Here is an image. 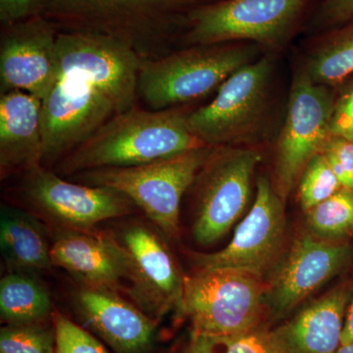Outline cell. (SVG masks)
I'll use <instances>...</instances> for the list:
<instances>
[{
  "mask_svg": "<svg viewBox=\"0 0 353 353\" xmlns=\"http://www.w3.org/2000/svg\"><path fill=\"white\" fill-rule=\"evenodd\" d=\"M353 21V0H324L312 19L314 29H326Z\"/></svg>",
  "mask_w": 353,
  "mask_h": 353,
  "instance_id": "obj_31",
  "label": "cell"
},
{
  "mask_svg": "<svg viewBox=\"0 0 353 353\" xmlns=\"http://www.w3.org/2000/svg\"><path fill=\"white\" fill-rule=\"evenodd\" d=\"M352 248L341 241L303 234L274 270L266 304L269 319H282L316 290L340 273L352 257Z\"/></svg>",
  "mask_w": 353,
  "mask_h": 353,
  "instance_id": "obj_16",
  "label": "cell"
},
{
  "mask_svg": "<svg viewBox=\"0 0 353 353\" xmlns=\"http://www.w3.org/2000/svg\"><path fill=\"white\" fill-rule=\"evenodd\" d=\"M322 154L345 189L353 190V143L340 137H330Z\"/></svg>",
  "mask_w": 353,
  "mask_h": 353,
  "instance_id": "obj_29",
  "label": "cell"
},
{
  "mask_svg": "<svg viewBox=\"0 0 353 353\" xmlns=\"http://www.w3.org/2000/svg\"><path fill=\"white\" fill-rule=\"evenodd\" d=\"M213 148L204 145L139 166L97 169L71 176L83 185L117 190L141 208L162 233L175 239L183 196Z\"/></svg>",
  "mask_w": 353,
  "mask_h": 353,
  "instance_id": "obj_4",
  "label": "cell"
},
{
  "mask_svg": "<svg viewBox=\"0 0 353 353\" xmlns=\"http://www.w3.org/2000/svg\"><path fill=\"white\" fill-rule=\"evenodd\" d=\"M128 262V294L150 317L172 309L182 314L185 277L162 239L141 224L123 230L119 240Z\"/></svg>",
  "mask_w": 353,
  "mask_h": 353,
  "instance_id": "obj_13",
  "label": "cell"
},
{
  "mask_svg": "<svg viewBox=\"0 0 353 353\" xmlns=\"http://www.w3.org/2000/svg\"><path fill=\"white\" fill-rule=\"evenodd\" d=\"M260 159L252 148H213L192 185L196 196L192 236L199 245L219 241L245 212Z\"/></svg>",
  "mask_w": 353,
  "mask_h": 353,
  "instance_id": "obj_9",
  "label": "cell"
},
{
  "mask_svg": "<svg viewBox=\"0 0 353 353\" xmlns=\"http://www.w3.org/2000/svg\"><path fill=\"white\" fill-rule=\"evenodd\" d=\"M336 353H353V343L341 345Z\"/></svg>",
  "mask_w": 353,
  "mask_h": 353,
  "instance_id": "obj_34",
  "label": "cell"
},
{
  "mask_svg": "<svg viewBox=\"0 0 353 353\" xmlns=\"http://www.w3.org/2000/svg\"><path fill=\"white\" fill-rule=\"evenodd\" d=\"M311 0H215L188 18L183 48L225 43L281 46L296 29Z\"/></svg>",
  "mask_w": 353,
  "mask_h": 353,
  "instance_id": "obj_6",
  "label": "cell"
},
{
  "mask_svg": "<svg viewBox=\"0 0 353 353\" xmlns=\"http://www.w3.org/2000/svg\"><path fill=\"white\" fill-rule=\"evenodd\" d=\"M125 111L124 106L99 85L75 75L58 76L41 101V165L54 168L108 120Z\"/></svg>",
  "mask_w": 353,
  "mask_h": 353,
  "instance_id": "obj_8",
  "label": "cell"
},
{
  "mask_svg": "<svg viewBox=\"0 0 353 353\" xmlns=\"http://www.w3.org/2000/svg\"><path fill=\"white\" fill-rule=\"evenodd\" d=\"M343 189L338 176L321 152L309 161L299 181V196L304 212Z\"/></svg>",
  "mask_w": 353,
  "mask_h": 353,
  "instance_id": "obj_26",
  "label": "cell"
},
{
  "mask_svg": "<svg viewBox=\"0 0 353 353\" xmlns=\"http://www.w3.org/2000/svg\"><path fill=\"white\" fill-rule=\"evenodd\" d=\"M22 176L23 199L69 230L90 232L99 223L130 214L134 208L131 199L117 190L68 182L43 165Z\"/></svg>",
  "mask_w": 353,
  "mask_h": 353,
  "instance_id": "obj_12",
  "label": "cell"
},
{
  "mask_svg": "<svg viewBox=\"0 0 353 353\" xmlns=\"http://www.w3.org/2000/svg\"><path fill=\"white\" fill-rule=\"evenodd\" d=\"M306 73L318 85H336L353 74V27L320 43L308 58Z\"/></svg>",
  "mask_w": 353,
  "mask_h": 353,
  "instance_id": "obj_23",
  "label": "cell"
},
{
  "mask_svg": "<svg viewBox=\"0 0 353 353\" xmlns=\"http://www.w3.org/2000/svg\"><path fill=\"white\" fill-rule=\"evenodd\" d=\"M352 290L341 285L269 330L274 353H336Z\"/></svg>",
  "mask_w": 353,
  "mask_h": 353,
  "instance_id": "obj_17",
  "label": "cell"
},
{
  "mask_svg": "<svg viewBox=\"0 0 353 353\" xmlns=\"http://www.w3.org/2000/svg\"><path fill=\"white\" fill-rule=\"evenodd\" d=\"M268 283L250 272L196 269L185 276L182 314L192 331L227 334L266 326Z\"/></svg>",
  "mask_w": 353,
  "mask_h": 353,
  "instance_id": "obj_5",
  "label": "cell"
},
{
  "mask_svg": "<svg viewBox=\"0 0 353 353\" xmlns=\"http://www.w3.org/2000/svg\"><path fill=\"white\" fill-rule=\"evenodd\" d=\"M334 99L326 85L297 72L276 148L273 187L285 201L309 161L322 152L331 132Z\"/></svg>",
  "mask_w": 353,
  "mask_h": 353,
  "instance_id": "obj_10",
  "label": "cell"
},
{
  "mask_svg": "<svg viewBox=\"0 0 353 353\" xmlns=\"http://www.w3.org/2000/svg\"><path fill=\"white\" fill-rule=\"evenodd\" d=\"M58 34L43 16L1 26L0 94L19 90L43 101L59 75Z\"/></svg>",
  "mask_w": 353,
  "mask_h": 353,
  "instance_id": "obj_14",
  "label": "cell"
},
{
  "mask_svg": "<svg viewBox=\"0 0 353 353\" xmlns=\"http://www.w3.org/2000/svg\"><path fill=\"white\" fill-rule=\"evenodd\" d=\"M52 322L55 353H108L97 339L61 313H53Z\"/></svg>",
  "mask_w": 353,
  "mask_h": 353,
  "instance_id": "obj_28",
  "label": "cell"
},
{
  "mask_svg": "<svg viewBox=\"0 0 353 353\" xmlns=\"http://www.w3.org/2000/svg\"><path fill=\"white\" fill-rule=\"evenodd\" d=\"M50 292L27 273L14 272L0 282V312L7 325L37 324L50 315Z\"/></svg>",
  "mask_w": 353,
  "mask_h": 353,
  "instance_id": "obj_22",
  "label": "cell"
},
{
  "mask_svg": "<svg viewBox=\"0 0 353 353\" xmlns=\"http://www.w3.org/2000/svg\"><path fill=\"white\" fill-rule=\"evenodd\" d=\"M76 301L88 324L118 353H143L152 345V318L116 289L83 285Z\"/></svg>",
  "mask_w": 353,
  "mask_h": 353,
  "instance_id": "obj_18",
  "label": "cell"
},
{
  "mask_svg": "<svg viewBox=\"0 0 353 353\" xmlns=\"http://www.w3.org/2000/svg\"><path fill=\"white\" fill-rule=\"evenodd\" d=\"M0 353H55L54 329L39 323L7 325L0 333Z\"/></svg>",
  "mask_w": 353,
  "mask_h": 353,
  "instance_id": "obj_27",
  "label": "cell"
},
{
  "mask_svg": "<svg viewBox=\"0 0 353 353\" xmlns=\"http://www.w3.org/2000/svg\"><path fill=\"white\" fill-rule=\"evenodd\" d=\"M180 353H274L266 326L240 334H213L192 331Z\"/></svg>",
  "mask_w": 353,
  "mask_h": 353,
  "instance_id": "obj_25",
  "label": "cell"
},
{
  "mask_svg": "<svg viewBox=\"0 0 353 353\" xmlns=\"http://www.w3.org/2000/svg\"><path fill=\"white\" fill-rule=\"evenodd\" d=\"M0 245L4 260L15 272L34 273L52 266L44 227L24 211L2 209Z\"/></svg>",
  "mask_w": 353,
  "mask_h": 353,
  "instance_id": "obj_21",
  "label": "cell"
},
{
  "mask_svg": "<svg viewBox=\"0 0 353 353\" xmlns=\"http://www.w3.org/2000/svg\"><path fill=\"white\" fill-rule=\"evenodd\" d=\"M353 343V296L352 303L347 308L345 316V327H343V336H341V345Z\"/></svg>",
  "mask_w": 353,
  "mask_h": 353,
  "instance_id": "obj_33",
  "label": "cell"
},
{
  "mask_svg": "<svg viewBox=\"0 0 353 353\" xmlns=\"http://www.w3.org/2000/svg\"><path fill=\"white\" fill-rule=\"evenodd\" d=\"M330 132L353 143V82L334 101Z\"/></svg>",
  "mask_w": 353,
  "mask_h": 353,
  "instance_id": "obj_30",
  "label": "cell"
},
{
  "mask_svg": "<svg viewBox=\"0 0 353 353\" xmlns=\"http://www.w3.org/2000/svg\"><path fill=\"white\" fill-rule=\"evenodd\" d=\"M215 0H43V16L58 31L115 39L141 60H154L182 43L189 15Z\"/></svg>",
  "mask_w": 353,
  "mask_h": 353,
  "instance_id": "obj_1",
  "label": "cell"
},
{
  "mask_svg": "<svg viewBox=\"0 0 353 353\" xmlns=\"http://www.w3.org/2000/svg\"><path fill=\"white\" fill-rule=\"evenodd\" d=\"M285 201L261 176L254 203L229 245L218 252L194 254L192 260L196 269H230L264 277L285 256Z\"/></svg>",
  "mask_w": 353,
  "mask_h": 353,
  "instance_id": "obj_11",
  "label": "cell"
},
{
  "mask_svg": "<svg viewBox=\"0 0 353 353\" xmlns=\"http://www.w3.org/2000/svg\"><path fill=\"white\" fill-rule=\"evenodd\" d=\"M51 265L64 269L83 285L117 289L128 281L126 254L118 241L92 231L61 232L51 245Z\"/></svg>",
  "mask_w": 353,
  "mask_h": 353,
  "instance_id": "obj_19",
  "label": "cell"
},
{
  "mask_svg": "<svg viewBox=\"0 0 353 353\" xmlns=\"http://www.w3.org/2000/svg\"><path fill=\"white\" fill-rule=\"evenodd\" d=\"M190 111L150 110L137 104L108 120L53 171L71 176L97 169L139 166L206 145L190 131Z\"/></svg>",
  "mask_w": 353,
  "mask_h": 353,
  "instance_id": "obj_2",
  "label": "cell"
},
{
  "mask_svg": "<svg viewBox=\"0 0 353 353\" xmlns=\"http://www.w3.org/2000/svg\"><path fill=\"white\" fill-rule=\"evenodd\" d=\"M43 161L41 101L27 92L0 94V174L22 175Z\"/></svg>",
  "mask_w": 353,
  "mask_h": 353,
  "instance_id": "obj_20",
  "label": "cell"
},
{
  "mask_svg": "<svg viewBox=\"0 0 353 353\" xmlns=\"http://www.w3.org/2000/svg\"><path fill=\"white\" fill-rule=\"evenodd\" d=\"M305 213L306 224L313 236L341 241L353 234V190L343 188Z\"/></svg>",
  "mask_w": 353,
  "mask_h": 353,
  "instance_id": "obj_24",
  "label": "cell"
},
{
  "mask_svg": "<svg viewBox=\"0 0 353 353\" xmlns=\"http://www.w3.org/2000/svg\"><path fill=\"white\" fill-rule=\"evenodd\" d=\"M252 43L199 44L141 60L137 94L150 110L178 108L218 90L236 70L254 61Z\"/></svg>",
  "mask_w": 353,
  "mask_h": 353,
  "instance_id": "obj_3",
  "label": "cell"
},
{
  "mask_svg": "<svg viewBox=\"0 0 353 353\" xmlns=\"http://www.w3.org/2000/svg\"><path fill=\"white\" fill-rule=\"evenodd\" d=\"M43 0H0V23L9 26L43 16Z\"/></svg>",
  "mask_w": 353,
  "mask_h": 353,
  "instance_id": "obj_32",
  "label": "cell"
},
{
  "mask_svg": "<svg viewBox=\"0 0 353 353\" xmlns=\"http://www.w3.org/2000/svg\"><path fill=\"white\" fill-rule=\"evenodd\" d=\"M273 70L270 57L236 70L218 88L210 103L190 111V131L213 148L239 145L250 138L267 112Z\"/></svg>",
  "mask_w": 353,
  "mask_h": 353,
  "instance_id": "obj_7",
  "label": "cell"
},
{
  "mask_svg": "<svg viewBox=\"0 0 353 353\" xmlns=\"http://www.w3.org/2000/svg\"><path fill=\"white\" fill-rule=\"evenodd\" d=\"M57 52L59 75L81 77L99 85L126 110L138 104L141 59L125 44L97 34L59 32Z\"/></svg>",
  "mask_w": 353,
  "mask_h": 353,
  "instance_id": "obj_15",
  "label": "cell"
}]
</instances>
